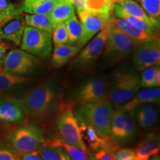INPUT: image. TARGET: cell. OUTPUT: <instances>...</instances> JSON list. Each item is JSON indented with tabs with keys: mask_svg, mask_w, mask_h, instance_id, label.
<instances>
[{
	"mask_svg": "<svg viewBox=\"0 0 160 160\" xmlns=\"http://www.w3.org/2000/svg\"><path fill=\"white\" fill-rule=\"evenodd\" d=\"M160 100L159 87H152L137 91L135 95L123 105L119 106V108L127 113H131L139 106L146 104L159 103Z\"/></svg>",
	"mask_w": 160,
	"mask_h": 160,
	"instance_id": "obj_16",
	"label": "cell"
},
{
	"mask_svg": "<svg viewBox=\"0 0 160 160\" xmlns=\"http://www.w3.org/2000/svg\"><path fill=\"white\" fill-rule=\"evenodd\" d=\"M0 70H1V69H0Z\"/></svg>",
	"mask_w": 160,
	"mask_h": 160,
	"instance_id": "obj_45",
	"label": "cell"
},
{
	"mask_svg": "<svg viewBox=\"0 0 160 160\" xmlns=\"http://www.w3.org/2000/svg\"><path fill=\"white\" fill-rule=\"evenodd\" d=\"M77 13L82 28V35L79 44V48L81 49L97 33L109 25L113 13H97L85 9L77 11Z\"/></svg>",
	"mask_w": 160,
	"mask_h": 160,
	"instance_id": "obj_8",
	"label": "cell"
},
{
	"mask_svg": "<svg viewBox=\"0 0 160 160\" xmlns=\"http://www.w3.org/2000/svg\"><path fill=\"white\" fill-rule=\"evenodd\" d=\"M80 48L77 45L66 43L55 46L52 54V65L55 68H59L68 62L70 59L79 53Z\"/></svg>",
	"mask_w": 160,
	"mask_h": 160,
	"instance_id": "obj_21",
	"label": "cell"
},
{
	"mask_svg": "<svg viewBox=\"0 0 160 160\" xmlns=\"http://www.w3.org/2000/svg\"><path fill=\"white\" fill-rule=\"evenodd\" d=\"M26 26L22 12H13L0 15V39L13 42L15 45L21 43L23 31Z\"/></svg>",
	"mask_w": 160,
	"mask_h": 160,
	"instance_id": "obj_11",
	"label": "cell"
},
{
	"mask_svg": "<svg viewBox=\"0 0 160 160\" xmlns=\"http://www.w3.org/2000/svg\"><path fill=\"white\" fill-rule=\"evenodd\" d=\"M21 99L0 98V121L4 122H16L25 118Z\"/></svg>",
	"mask_w": 160,
	"mask_h": 160,
	"instance_id": "obj_17",
	"label": "cell"
},
{
	"mask_svg": "<svg viewBox=\"0 0 160 160\" xmlns=\"http://www.w3.org/2000/svg\"><path fill=\"white\" fill-rule=\"evenodd\" d=\"M49 15L57 24L65 22L66 20L75 15L74 5L69 2L61 0L53 8Z\"/></svg>",
	"mask_w": 160,
	"mask_h": 160,
	"instance_id": "obj_23",
	"label": "cell"
},
{
	"mask_svg": "<svg viewBox=\"0 0 160 160\" xmlns=\"http://www.w3.org/2000/svg\"><path fill=\"white\" fill-rule=\"evenodd\" d=\"M160 86V69L157 71L154 77V83H153V87H159Z\"/></svg>",
	"mask_w": 160,
	"mask_h": 160,
	"instance_id": "obj_40",
	"label": "cell"
},
{
	"mask_svg": "<svg viewBox=\"0 0 160 160\" xmlns=\"http://www.w3.org/2000/svg\"><path fill=\"white\" fill-rule=\"evenodd\" d=\"M113 112L111 102L105 97L96 102L81 105L76 115L91 125L100 137H107L110 136Z\"/></svg>",
	"mask_w": 160,
	"mask_h": 160,
	"instance_id": "obj_1",
	"label": "cell"
},
{
	"mask_svg": "<svg viewBox=\"0 0 160 160\" xmlns=\"http://www.w3.org/2000/svg\"><path fill=\"white\" fill-rule=\"evenodd\" d=\"M87 11L113 14L115 0H82Z\"/></svg>",
	"mask_w": 160,
	"mask_h": 160,
	"instance_id": "obj_29",
	"label": "cell"
},
{
	"mask_svg": "<svg viewBox=\"0 0 160 160\" xmlns=\"http://www.w3.org/2000/svg\"><path fill=\"white\" fill-rule=\"evenodd\" d=\"M132 117L137 119L142 128L150 129L155 125L159 118V109L153 105H143L132 111Z\"/></svg>",
	"mask_w": 160,
	"mask_h": 160,
	"instance_id": "obj_19",
	"label": "cell"
},
{
	"mask_svg": "<svg viewBox=\"0 0 160 160\" xmlns=\"http://www.w3.org/2000/svg\"><path fill=\"white\" fill-rule=\"evenodd\" d=\"M115 3L118 4L121 9L128 15L153 24L142 8L133 0H115Z\"/></svg>",
	"mask_w": 160,
	"mask_h": 160,
	"instance_id": "obj_26",
	"label": "cell"
},
{
	"mask_svg": "<svg viewBox=\"0 0 160 160\" xmlns=\"http://www.w3.org/2000/svg\"><path fill=\"white\" fill-rule=\"evenodd\" d=\"M39 60L23 50H12L6 54L3 71L14 75H25L34 71Z\"/></svg>",
	"mask_w": 160,
	"mask_h": 160,
	"instance_id": "obj_10",
	"label": "cell"
},
{
	"mask_svg": "<svg viewBox=\"0 0 160 160\" xmlns=\"http://www.w3.org/2000/svg\"><path fill=\"white\" fill-rule=\"evenodd\" d=\"M135 151L131 148H119L115 153L113 160H133Z\"/></svg>",
	"mask_w": 160,
	"mask_h": 160,
	"instance_id": "obj_36",
	"label": "cell"
},
{
	"mask_svg": "<svg viewBox=\"0 0 160 160\" xmlns=\"http://www.w3.org/2000/svg\"><path fill=\"white\" fill-rule=\"evenodd\" d=\"M140 78L138 73L130 71H117L112 78L108 91L112 105L119 106L131 99L139 90Z\"/></svg>",
	"mask_w": 160,
	"mask_h": 160,
	"instance_id": "obj_3",
	"label": "cell"
},
{
	"mask_svg": "<svg viewBox=\"0 0 160 160\" xmlns=\"http://www.w3.org/2000/svg\"><path fill=\"white\" fill-rule=\"evenodd\" d=\"M108 82L104 77L91 78L84 82L77 90L76 100L79 105L93 103L106 97Z\"/></svg>",
	"mask_w": 160,
	"mask_h": 160,
	"instance_id": "obj_13",
	"label": "cell"
},
{
	"mask_svg": "<svg viewBox=\"0 0 160 160\" xmlns=\"http://www.w3.org/2000/svg\"><path fill=\"white\" fill-rule=\"evenodd\" d=\"M0 160H20V157L14 150L0 147Z\"/></svg>",
	"mask_w": 160,
	"mask_h": 160,
	"instance_id": "obj_37",
	"label": "cell"
},
{
	"mask_svg": "<svg viewBox=\"0 0 160 160\" xmlns=\"http://www.w3.org/2000/svg\"><path fill=\"white\" fill-rule=\"evenodd\" d=\"M119 148V146L113 145L96 151H90L88 160H113L115 153Z\"/></svg>",
	"mask_w": 160,
	"mask_h": 160,
	"instance_id": "obj_33",
	"label": "cell"
},
{
	"mask_svg": "<svg viewBox=\"0 0 160 160\" xmlns=\"http://www.w3.org/2000/svg\"><path fill=\"white\" fill-rule=\"evenodd\" d=\"M108 35V26L100 31L98 34L80 51L73 60L72 65L79 68L86 69L95 62L102 53Z\"/></svg>",
	"mask_w": 160,
	"mask_h": 160,
	"instance_id": "obj_12",
	"label": "cell"
},
{
	"mask_svg": "<svg viewBox=\"0 0 160 160\" xmlns=\"http://www.w3.org/2000/svg\"><path fill=\"white\" fill-rule=\"evenodd\" d=\"M148 160H159V154L153 156V157H152V158H151V159H149Z\"/></svg>",
	"mask_w": 160,
	"mask_h": 160,
	"instance_id": "obj_41",
	"label": "cell"
},
{
	"mask_svg": "<svg viewBox=\"0 0 160 160\" xmlns=\"http://www.w3.org/2000/svg\"><path fill=\"white\" fill-rule=\"evenodd\" d=\"M38 152L42 160H71L62 149L49 143L44 144Z\"/></svg>",
	"mask_w": 160,
	"mask_h": 160,
	"instance_id": "obj_30",
	"label": "cell"
},
{
	"mask_svg": "<svg viewBox=\"0 0 160 160\" xmlns=\"http://www.w3.org/2000/svg\"><path fill=\"white\" fill-rule=\"evenodd\" d=\"M111 23L117 27L119 30L123 31L125 34L133 39L138 45H141L145 42L149 41L153 39L155 36L157 35H150L148 33H145L142 31L132 26L129 22H128L125 19L122 18H119L113 15L111 19Z\"/></svg>",
	"mask_w": 160,
	"mask_h": 160,
	"instance_id": "obj_20",
	"label": "cell"
},
{
	"mask_svg": "<svg viewBox=\"0 0 160 160\" xmlns=\"http://www.w3.org/2000/svg\"><path fill=\"white\" fill-rule=\"evenodd\" d=\"M26 80V78L22 76L12 74L0 70V93L25 82Z\"/></svg>",
	"mask_w": 160,
	"mask_h": 160,
	"instance_id": "obj_32",
	"label": "cell"
},
{
	"mask_svg": "<svg viewBox=\"0 0 160 160\" xmlns=\"http://www.w3.org/2000/svg\"><path fill=\"white\" fill-rule=\"evenodd\" d=\"M1 96H2V95H1V93H0V98H1V97H1Z\"/></svg>",
	"mask_w": 160,
	"mask_h": 160,
	"instance_id": "obj_44",
	"label": "cell"
},
{
	"mask_svg": "<svg viewBox=\"0 0 160 160\" xmlns=\"http://www.w3.org/2000/svg\"><path fill=\"white\" fill-rule=\"evenodd\" d=\"M9 140L13 148L19 156L38 151L45 143L42 131L33 125L17 128L10 135Z\"/></svg>",
	"mask_w": 160,
	"mask_h": 160,
	"instance_id": "obj_5",
	"label": "cell"
},
{
	"mask_svg": "<svg viewBox=\"0 0 160 160\" xmlns=\"http://www.w3.org/2000/svg\"><path fill=\"white\" fill-rule=\"evenodd\" d=\"M113 12H114L115 15L117 17L122 18V19H125L128 22H129L132 26L136 28L145 32V33H148L150 35H157V28H156V27L153 24L148 23L142 19H137V18L128 15L127 13H125L121 9L119 5L117 3L114 4Z\"/></svg>",
	"mask_w": 160,
	"mask_h": 160,
	"instance_id": "obj_22",
	"label": "cell"
},
{
	"mask_svg": "<svg viewBox=\"0 0 160 160\" xmlns=\"http://www.w3.org/2000/svg\"><path fill=\"white\" fill-rule=\"evenodd\" d=\"M25 1H28V2H31V1H55V0H25Z\"/></svg>",
	"mask_w": 160,
	"mask_h": 160,
	"instance_id": "obj_42",
	"label": "cell"
},
{
	"mask_svg": "<svg viewBox=\"0 0 160 160\" xmlns=\"http://www.w3.org/2000/svg\"><path fill=\"white\" fill-rule=\"evenodd\" d=\"M137 125L131 113L119 108L113 111L111 119L110 137L118 146L127 145L135 139Z\"/></svg>",
	"mask_w": 160,
	"mask_h": 160,
	"instance_id": "obj_7",
	"label": "cell"
},
{
	"mask_svg": "<svg viewBox=\"0 0 160 160\" xmlns=\"http://www.w3.org/2000/svg\"><path fill=\"white\" fill-rule=\"evenodd\" d=\"M160 43L159 37L155 36L153 39L145 42L135 49L133 62L139 71L146 68L159 64Z\"/></svg>",
	"mask_w": 160,
	"mask_h": 160,
	"instance_id": "obj_14",
	"label": "cell"
},
{
	"mask_svg": "<svg viewBox=\"0 0 160 160\" xmlns=\"http://www.w3.org/2000/svg\"><path fill=\"white\" fill-rule=\"evenodd\" d=\"M139 45L123 31L110 22L105 46V56L110 65L128 56Z\"/></svg>",
	"mask_w": 160,
	"mask_h": 160,
	"instance_id": "obj_4",
	"label": "cell"
},
{
	"mask_svg": "<svg viewBox=\"0 0 160 160\" xmlns=\"http://www.w3.org/2000/svg\"><path fill=\"white\" fill-rule=\"evenodd\" d=\"M159 69V64H157V65L146 68L145 69L142 71V73L140 78V87H142L144 88L153 87L156 73Z\"/></svg>",
	"mask_w": 160,
	"mask_h": 160,
	"instance_id": "obj_34",
	"label": "cell"
},
{
	"mask_svg": "<svg viewBox=\"0 0 160 160\" xmlns=\"http://www.w3.org/2000/svg\"><path fill=\"white\" fill-rule=\"evenodd\" d=\"M64 1H66V2H71L72 3V0H64ZM73 4V3H72Z\"/></svg>",
	"mask_w": 160,
	"mask_h": 160,
	"instance_id": "obj_43",
	"label": "cell"
},
{
	"mask_svg": "<svg viewBox=\"0 0 160 160\" xmlns=\"http://www.w3.org/2000/svg\"><path fill=\"white\" fill-rule=\"evenodd\" d=\"M57 126L65 142L88 152V147L82 139L77 118L71 108L61 111L57 117Z\"/></svg>",
	"mask_w": 160,
	"mask_h": 160,
	"instance_id": "obj_9",
	"label": "cell"
},
{
	"mask_svg": "<svg viewBox=\"0 0 160 160\" xmlns=\"http://www.w3.org/2000/svg\"><path fill=\"white\" fill-rule=\"evenodd\" d=\"M50 145L59 147L62 149L67 153L71 160H88V152L84 150L76 147V146L69 145L65 142L62 139H53L48 142Z\"/></svg>",
	"mask_w": 160,
	"mask_h": 160,
	"instance_id": "obj_27",
	"label": "cell"
},
{
	"mask_svg": "<svg viewBox=\"0 0 160 160\" xmlns=\"http://www.w3.org/2000/svg\"><path fill=\"white\" fill-rule=\"evenodd\" d=\"M18 11L22 12L20 6L12 4L8 0H0V15Z\"/></svg>",
	"mask_w": 160,
	"mask_h": 160,
	"instance_id": "obj_38",
	"label": "cell"
},
{
	"mask_svg": "<svg viewBox=\"0 0 160 160\" xmlns=\"http://www.w3.org/2000/svg\"><path fill=\"white\" fill-rule=\"evenodd\" d=\"M61 0L55 1H25L20 6L22 12L30 14H49L53 8Z\"/></svg>",
	"mask_w": 160,
	"mask_h": 160,
	"instance_id": "obj_24",
	"label": "cell"
},
{
	"mask_svg": "<svg viewBox=\"0 0 160 160\" xmlns=\"http://www.w3.org/2000/svg\"><path fill=\"white\" fill-rule=\"evenodd\" d=\"M52 33V41L54 44V46L63 45L68 42V33L65 22L58 23Z\"/></svg>",
	"mask_w": 160,
	"mask_h": 160,
	"instance_id": "obj_35",
	"label": "cell"
},
{
	"mask_svg": "<svg viewBox=\"0 0 160 160\" xmlns=\"http://www.w3.org/2000/svg\"><path fill=\"white\" fill-rule=\"evenodd\" d=\"M159 137L156 133H150L144 137L136 148L133 160H148L159 153Z\"/></svg>",
	"mask_w": 160,
	"mask_h": 160,
	"instance_id": "obj_18",
	"label": "cell"
},
{
	"mask_svg": "<svg viewBox=\"0 0 160 160\" xmlns=\"http://www.w3.org/2000/svg\"><path fill=\"white\" fill-rule=\"evenodd\" d=\"M20 45L32 55L48 58L52 51V32L26 25Z\"/></svg>",
	"mask_w": 160,
	"mask_h": 160,
	"instance_id": "obj_6",
	"label": "cell"
},
{
	"mask_svg": "<svg viewBox=\"0 0 160 160\" xmlns=\"http://www.w3.org/2000/svg\"><path fill=\"white\" fill-rule=\"evenodd\" d=\"M6 54H7L6 48L4 47V45H2L1 43H0V67H2L4 60L5 59Z\"/></svg>",
	"mask_w": 160,
	"mask_h": 160,
	"instance_id": "obj_39",
	"label": "cell"
},
{
	"mask_svg": "<svg viewBox=\"0 0 160 160\" xmlns=\"http://www.w3.org/2000/svg\"><path fill=\"white\" fill-rule=\"evenodd\" d=\"M25 24L27 26L45 30L52 32L57 23L53 22L49 14H30L25 16Z\"/></svg>",
	"mask_w": 160,
	"mask_h": 160,
	"instance_id": "obj_25",
	"label": "cell"
},
{
	"mask_svg": "<svg viewBox=\"0 0 160 160\" xmlns=\"http://www.w3.org/2000/svg\"><path fill=\"white\" fill-rule=\"evenodd\" d=\"M65 24L68 33V43L77 45L79 47V44L81 40L82 35V28L81 22L74 15L66 20Z\"/></svg>",
	"mask_w": 160,
	"mask_h": 160,
	"instance_id": "obj_28",
	"label": "cell"
},
{
	"mask_svg": "<svg viewBox=\"0 0 160 160\" xmlns=\"http://www.w3.org/2000/svg\"><path fill=\"white\" fill-rule=\"evenodd\" d=\"M56 97L57 89L51 82L32 89L21 99L25 115L37 118L45 117L53 107Z\"/></svg>",
	"mask_w": 160,
	"mask_h": 160,
	"instance_id": "obj_2",
	"label": "cell"
},
{
	"mask_svg": "<svg viewBox=\"0 0 160 160\" xmlns=\"http://www.w3.org/2000/svg\"><path fill=\"white\" fill-rule=\"evenodd\" d=\"M75 117L77 118L82 139L85 144L86 142L89 146L90 151H96V150L102 148L116 145L111 139V138L110 137V136L107 137H100L96 131V130L88 123L86 122L85 120H83L81 117L76 114Z\"/></svg>",
	"mask_w": 160,
	"mask_h": 160,
	"instance_id": "obj_15",
	"label": "cell"
},
{
	"mask_svg": "<svg viewBox=\"0 0 160 160\" xmlns=\"http://www.w3.org/2000/svg\"><path fill=\"white\" fill-rule=\"evenodd\" d=\"M142 8L156 28H159L160 0H140Z\"/></svg>",
	"mask_w": 160,
	"mask_h": 160,
	"instance_id": "obj_31",
	"label": "cell"
}]
</instances>
